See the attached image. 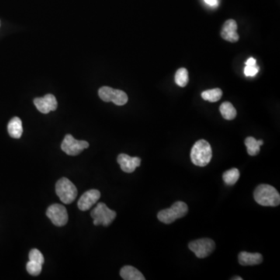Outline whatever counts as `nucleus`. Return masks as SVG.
<instances>
[{
	"label": "nucleus",
	"mask_w": 280,
	"mask_h": 280,
	"mask_svg": "<svg viewBox=\"0 0 280 280\" xmlns=\"http://www.w3.org/2000/svg\"><path fill=\"white\" fill-rule=\"evenodd\" d=\"M27 271L30 275H34V276H38L40 275L42 270V264L39 262H35V261H30L27 263L26 265Z\"/></svg>",
	"instance_id": "nucleus-22"
},
{
	"label": "nucleus",
	"mask_w": 280,
	"mask_h": 280,
	"mask_svg": "<svg viewBox=\"0 0 280 280\" xmlns=\"http://www.w3.org/2000/svg\"><path fill=\"white\" fill-rule=\"evenodd\" d=\"M219 112L226 120H233L237 116V111L235 109L231 103L223 102L219 107Z\"/></svg>",
	"instance_id": "nucleus-18"
},
{
	"label": "nucleus",
	"mask_w": 280,
	"mask_h": 280,
	"mask_svg": "<svg viewBox=\"0 0 280 280\" xmlns=\"http://www.w3.org/2000/svg\"><path fill=\"white\" fill-rule=\"evenodd\" d=\"M188 212V207L187 204L184 202L178 201V202H174L171 205V207L159 212L157 218L162 223L170 224V223H174V221L177 219L186 216Z\"/></svg>",
	"instance_id": "nucleus-3"
},
{
	"label": "nucleus",
	"mask_w": 280,
	"mask_h": 280,
	"mask_svg": "<svg viewBox=\"0 0 280 280\" xmlns=\"http://www.w3.org/2000/svg\"><path fill=\"white\" fill-rule=\"evenodd\" d=\"M34 104L37 109L43 114H48L56 111L58 108V102L56 97L53 94H46L43 98H35Z\"/></svg>",
	"instance_id": "nucleus-10"
},
{
	"label": "nucleus",
	"mask_w": 280,
	"mask_h": 280,
	"mask_svg": "<svg viewBox=\"0 0 280 280\" xmlns=\"http://www.w3.org/2000/svg\"><path fill=\"white\" fill-rule=\"evenodd\" d=\"M101 198V192L97 189L86 191L78 201V208L81 211L89 210Z\"/></svg>",
	"instance_id": "nucleus-11"
},
{
	"label": "nucleus",
	"mask_w": 280,
	"mask_h": 280,
	"mask_svg": "<svg viewBox=\"0 0 280 280\" xmlns=\"http://www.w3.org/2000/svg\"><path fill=\"white\" fill-rule=\"evenodd\" d=\"M46 215L57 226H63L67 223L69 219L68 212L66 208L60 204H53L47 209Z\"/></svg>",
	"instance_id": "nucleus-9"
},
{
	"label": "nucleus",
	"mask_w": 280,
	"mask_h": 280,
	"mask_svg": "<svg viewBox=\"0 0 280 280\" xmlns=\"http://www.w3.org/2000/svg\"><path fill=\"white\" fill-rule=\"evenodd\" d=\"M7 129L11 137L14 139H20L23 134L22 121L18 117H14L10 121Z\"/></svg>",
	"instance_id": "nucleus-15"
},
{
	"label": "nucleus",
	"mask_w": 280,
	"mask_h": 280,
	"mask_svg": "<svg viewBox=\"0 0 280 280\" xmlns=\"http://www.w3.org/2000/svg\"><path fill=\"white\" fill-rule=\"evenodd\" d=\"M120 275L125 280H145L144 275L134 267L125 265L121 269Z\"/></svg>",
	"instance_id": "nucleus-16"
},
{
	"label": "nucleus",
	"mask_w": 280,
	"mask_h": 280,
	"mask_svg": "<svg viewBox=\"0 0 280 280\" xmlns=\"http://www.w3.org/2000/svg\"><path fill=\"white\" fill-rule=\"evenodd\" d=\"M222 95H223V92L219 88L208 90V91H204L201 94L202 99L209 101V102H217L222 98Z\"/></svg>",
	"instance_id": "nucleus-20"
},
{
	"label": "nucleus",
	"mask_w": 280,
	"mask_h": 280,
	"mask_svg": "<svg viewBox=\"0 0 280 280\" xmlns=\"http://www.w3.org/2000/svg\"><path fill=\"white\" fill-rule=\"evenodd\" d=\"M89 143L84 140H77L72 135L68 134L65 136L62 143L61 148L63 151L70 156H77L83 150L89 147Z\"/></svg>",
	"instance_id": "nucleus-8"
},
{
	"label": "nucleus",
	"mask_w": 280,
	"mask_h": 280,
	"mask_svg": "<svg viewBox=\"0 0 280 280\" xmlns=\"http://www.w3.org/2000/svg\"><path fill=\"white\" fill-rule=\"evenodd\" d=\"M255 202L262 206L275 207L280 203V195L278 191L266 184H261L255 188L254 191Z\"/></svg>",
	"instance_id": "nucleus-1"
},
{
	"label": "nucleus",
	"mask_w": 280,
	"mask_h": 280,
	"mask_svg": "<svg viewBox=\"0 0 280 280\" xmlns=\"http://www.w3.org/2000/svg\"><path fill=\"white\" fill-rule=\"evenodd\" d=\"M174 80H175L176 84H178L179 87H185L188 84V80H189L188 70L185 68H181L177 70Z\"/></svg>",
	"instance_id": "nucleus-21"
},
{
	"label": "nucleus",
	"mask_w": 280,
	"mask_h": 280,
	"mask_svg": "<svg viewBox=\"0 0 280 280\" xmlns=\"http://www.w3.org/2000/svg\"><path fill=\"white\" fill-rule=\"evenodd\" d=\"M188 248L198 258H205L213 252L216 248V244L212 239L201 238L190 242Z\"/></svg>",
	"instance_id": "nucleus-6"
},
{
	"label": "nucleus",
	"mask_w": 280,
	"mask_h": 280,
	"mask_svg": "<svg viewBox=\"0 0 280 280\" xmlns=\"http://www.w3.org/2000/svg\"><path fill=\"white\" fill-rule=\"evenodd\" d=\"M259 71V68L257 66H246L244 69V74L247 77H254Z\"/></svg>",
	"instance_id": "nucleus-24"
},
{
	"label": "nucleus",
	"mask_w": 280,
	"mask_h": 280,
	"mask_svg": "<svg viewBox=\"0 0 280 280\" xmlns=\"http://www.w3.org/2000/svg\"><path fill=\"white\" fill-rule=\"evenodd\" d=\"M231 279H233V280H242V279H243V278H242L241 277H240V276H235V277H233V278H232Z\"/></svg>",
	"instance_id": "nucleus-27"
},
{
	"label": "nucleus",
	"mask_w": 280,
	"mask_h": 280,
	"mask_svg": "<svg viewBox=\"0 0 280 280\" xmlns=\"http://www.w3.org/2000/svg\"><path fill=\"white\" fill-rule=\"evenodd\" d=\"M237 22L234 20H228L223 25L221 30V37L227 42H237L239 40V35L237 32Z\"/></svg>",
	"instance_id": "nucleus-13"
},
{
	"label": "nucleus",
	"mask_w": 280,
	"mask_h": 280,
	"mask_svg": "<svg viewBox=\"0 0 280 280\" xmlns=\"http://www.w3.org/2000/svg\"><path fill=\"white\" fill-rule=\"evenodd\" d=\"M238 261L240 264L244 266L256 265L261 264L263 261V256L259 253H249L241 251L238 254Z\"/></svg>",
	"instance_id": "nucleus-14"
},
{
	"label": "nucleus",
	"mask_w": 280,
	"mask_h": 280,
	"mask_svg": "<svg viewBox=\"0 0 280 280\" xmlns=\"http://www.w3.org/2000/svg\"><path fill=\"white\" fill-rule=\"evenodd\" d=\"M263 140H256L254 137L249 136L247 137L244 140V144L247 147V153L249 155L254 156L257 155L260 152V146H262Z\"/></svg>",
	"instance_id": "nucleus-17"
},
{
	"label": "nucleus",
	"mask_w": 280,
	"mask_h": 280,
	"mask_svg": "<svg viewBox=\"0 0 280 280\" xmlns=\"http://www.w3.org/2000/svg\"><path fill=\"white\" fill-rule=\"evenodd\" d=\"M29 260L35 261V262L40 263L42 264L45 263V258H44L43 254L38 249H32L31 250L30 253H29Z\"/></svg>",
	"instance_id": "nucleus-23"
},
{
	"label": "nucleus",
	"mask_w": 280,
	"mask_h": 280,
	"mask_svg": "<svg viewBox=\"0 0 280 280\" xmlns=\"http://www.w3.org/2000/svg\"><path fill=\"white\" fill-rule=\"evenodd\" d=\"M100 98L105 102H113L115 105L122 106L128 102V95L123 91L115 90L109 87H103L98 91Z\"/></svg>",
	"instance_id": "nucleus-7"
},
{
	"label": "nucleus",
	"mask_w": 280,
	"mask_h": 280,
	"mask_svg": "<svg viewBox=\"0 0 280 280\" xmlns=\"http://www.w3.org/2000/svg\"><path fill=\"white\" fill-rule=\"evenodd\" d=\"M246 66H256V60H254V58H250L246 62Z\"/></svg>",
	"instance_id": "nucleus-25"
},
{
	"label": "nucleus",
	"mask_w": 280,
	"mask_h": 280,
	"mask_svg": "<svg viewBox=\"0 0 280 280\" xmlns=\"http://www.w3.org/2000/svg\"><path fill=\"white\" fill-rule=\"evenodd\" d=\"M91 217L94 219L95 226L102 225L104 226H109L116 218L117 213L103 202H99L95 208L91 211Z\"/></svg>",
	"instance_id": "nucleus-5"
},
{
	"label": "nucleus",
	"mask_w": 280,
	"mask_h": 280,
	"mask_svg": "<svg viewBox=\"0 0 280 280\" xmlns=\"http://www.w3.org/2000/svg\"><path fill=\"white\" fill-rule=\"evenodd\" d=\"M240 178V171L238 169L232 168L225 171L223 174V179L227 185H233L237 183Z\"/></svg>",
	"instance_id": "nucleus-19"
},
{
	"label": "nucleus",
	"mask_w": 280,
	"mask_h": 280,
	"mask_svg": "<svg viewBox=\"0 0 280 280\" xmlns=\"http://www.w3.org/2000/svg\"><path fill=\"white\" fill-rule=\"evenodd\" d=\"M56 191L60 200L65 204L72 203L77 198V187L68 178H62L57 181Z\"/></svg>",
	"instance_id": "nucleus-4"
},
{
	"label": "nucleus",
	"mask_w": 280,
	"mask_h": 280,
	"mask_svg": "<svg viewBox=\"0 0 280 280\" xmlns=\"http://www.w3.org/2000/svg\"><path fill=\"white\" fill-rule=\"evenodd\" d=\"M117 161L120 165L121 169L125 173L134 172L136 167H139L141 164V159L139 157H130L125 153L119 154Z\"/></svg>",
	"instance_id": "nucleus-12"
},
{
	"label": "nucleus",
	"mask_w": 280,
	"mask_h": 280,
	"mask_svg": "<svg viewBox=\"0 0 280 280\" xmlns=\"http://www.w3.org/2000/svg\"><path fill=\"white\" fill-rule=\"evenodd\" d=\"M206 4H209V5L212 6H216L217 4V0H204Z\"/></svg>",
	"instance_id": "nucleus-26"
},
{
	"label": "nucleus",
	"mask_w": 280,
	"mask_h": 280,
	"mask_svg": "<svg viewBox=\"0 0 280 280\" xmlns=\"http://www.w3.org/2000/svg\"><path fill=\"white\" fill-rule=\"evenodd\" d=\"M212 157L210 144L205 139H200L192 146L191 160L198 167H205L209 164Z\"/></svg>",
	"instance_id": "nucleus-2"
}]
</instances>
